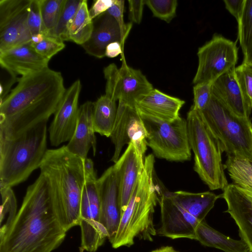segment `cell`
<instances>
[{"label":"cell","mask_w":252,"mask_h":252,"mask_svg":"<svg viewBox=\"0 0 252 252\" xmlns=\"http://www.w3.org/2000/svg\"><path fill=\"white\" fill-rule=\"evenodd\" d=\"M61 72L49 67L19 78L0 103V138L12 139L43 122L57 111L65 92Z\"/></svg>","instance_id":"obj_1"},{"label":"cell","mask_w":252,"mask_h":252,"mask_svg":"<svg viewBox=\"0 0 252 252\" xmlns=\"http://www.w3.org/2000/svg\"><path fill=\"white\" fill-rule=\"evenodd\" d=\"M66 232L55 212L47 181L40 174L28 187L14 220L0 234V252H52Z\"/></svg>","instance_id":"obj_2"},{"label":"cell","mask_w":252,"mask_h":252,"mask_svg":"<svg viewBox=\"0 0 252 252\" xmlns=\"http://www.w3.org/2000/svg\"><path fill=\"white\" fill-rule=\"evenodd\" d=\"M45 178L53 206L66 231L79 225L83 189L86 181L84 159L64 145L48 149L39 167Z\"/></svg>","instance_id":"obj_3"},{"label":"cell","mask_w":252,"mask_h":252,"mask_svg":"<svg viewBox=\"0 0 252 252\" xmlns=\"http://www.w3.org/2000/svg\"><path fill=\"white\" fill-rule=\"evenodd\" d=\"M155 156L144 159V167L122 215L117 232L111 242L114 249L133 245L139 238L152 241L157 234L153 215L159 191L154 181Z\"/></svg>","instance_id":"obj_4"},{"label":"cell","mask_w":252,"mask_h":252,"mask_svg":"<svg viewBox=\"0 0 252 252\" xmlns=\"http://www.w3.org/2000/svg\"><path fill=\"white\" fill-rule=\"evenodd\" d=\"M47 122L12 139L0 138V187L26 181L40 167L47 151Z\"/></svg>","instance_id":"obj_5"},{"label":"cell","mask_w":252,"mask_h":252,"mask_svg":"<svg viewBox=\"0 0 252 252\" xmlns=\"http://www.w3.org/2000/svg\"><path fill=\"white\" fill-rule=\"evenodd\" d=\"M187 122L189 144L194 154V171L211 190H223L228 183L219 140L205 123L200 111L191 107Z\"/></svg>","instance_id":"obj_6"},{"label":"cell","mask_w":252,"mask_h":252,"mask_svg":"<svg viewBox=\"0 0 252 252\" xmlns=\"http://www.w3.org/2000/svg\"><path fill=\"white\" fill-rule=\"evenodd\" d=\"M207 126L219 140L227 156L252 160V123L240 117L212 95L207 107L200 111Z\"/></svg>","instance_id":"obj_7"},{"label":"cell","mask_w":252,"mask_h":252,"mask_svg":"<svg viewBox=\"0 0 252 252\" xmlns=\"http://www.w3.org/2000/svg\"><path fill=\"white\" fill-rule=\"evenodd\" d=\"M147 132V146L154 156L183 162L191 158L187 120L180 117L168 122L140 115Z\"/></svg>","instance_id":"obj_8"},{"label":"cell","mask_w":252,"mask_h":252,"mask_svg":"<svg viewBox=\"0 0 252 252\" xmlns=\"http://www.w3.org/2000/svg\"><path fill=\"white\" fill-rule=\"evenodd\" d=\"M238 48L235 42L220 34L198 48V64L192 83H213L218 78L235 67Z\"/></svg>","instance_id":"obj_9"},{"label":"cell","mask_w":252,"mask_h":252,"mask_svg":"<svg viewBox=\"0 0 252 252\" xmlns=\"http://www.w3.org/2000/svg\"><path fill=\"white\" fill-rule=\"evenodd\" d=\"M96 176H87L81 200L79 226L80 252H95L102 246L108 234L100 222V200Z\"/></svg>","instance_id":"obj_10"},{"label":"cell","mask_w":252,"mask_h":252,"mask_svg":"<svg viewBox=\"0 0 252 252\" xmlns=\"http://www.w3.org/2000/svg\"><path fill=\"white\" fill-rule=\"evenodd\" d=\"M123 59L120 68L112 63L104 68L105 94L116 101L134 107L136 100L154 88L140 70L130 67Z\"/></svg>","instance_id":"obj_11"},{"label":"cell","mask_w":252,"mask_h":252,"mask_svg":"<svg viewBox=\"0 0 252 252\" xmlns=\"http://www.w3.org/2000/svg\"><path fill=\"white\" fill-rule=\"evenodd\" d=\"M31 1L0 0V53L31 42L28 17Z\"/></svg>","instance_id":"obj_12"},{"label":"cell","mask_w":252,"mask_h":252,"mask_svg":"<svg viewBox=\"0 0 252 252\" xmlns=\"http://www.w3.org/2000/svg\"><path fill=\"white\" fill-rule=\"evenodd\" d=\"M114 145L111 159L114 163L119 158L123 147L133 142L143 156L147 148V132L143 121L135 107L118 103L116 119L110 136Z\"/></svg>","instance_id":"obj_13"},{"label":"cell","mask_w":252,"mask_h":252,"mask_svg":"<svg viewBox=\"0 0 252 252\" xmlns=\"http://www.w3.org/2000/svg\"><path fill=\"white\" fill-rule=\"evenodd\" d=\"M97 184L100 200V222L111 243L122 217L119 177L115 164L97 179Z\"/></svg>","instance_id":"obj_14"},{"label":"cell","mask_w":252,"mask_h":252,"mask_svg":"<svg viewBox=\"0 0 252 252\" xmlns=\"http://www.w3.org/2000/svg\"><path fill=\"white\" fill-rule=\"evenodd\" d=\"M81 88V81L77 79L66 89L48 128L49 140L52 146L57 147L72 138L77 125Z\"/></svg>","instance_id":"obj_15"},{"label":"cell","mask_w":252,"mask_h":252,"mask_svg":"<svg viewBox=\"0 0 252 252\" xmlns=\"http://www.w3.org/2000/svg\"><path fill=\"white\" fill-rule=\"evenodd\" d=\"M161 225L157 233L172 239L188 238L195 240L196 228L200 222L163 192L159 200Z\"/></svg>","instance_id":"obj_16"},{"label":"cell","mask_w":252,"mask_h":252,"mask_svg":"<svg viewBox=\"0 0 252 252\" xmlns=\"http://www.w3.org/2000/svg\"><path fill=\"white\" fill-rule=\"evenodd\" d=\"M220 194L227 204L225 211L234 220L239 235L252 252V189L228 184Z\"/></svg>","instance_id":"obj_17"},{"label":"cell","mask_w":252,"mask_h":252,"mask_svg":"<svg viewBox=\"0 0 252 252\" xmlns=\"http://www.w3.org/2000/svg\"><path fill=\"white\" fill-rule=\"evenodd\" d=\"M93 20L94 29L90 39L82 47L89 55L97 58L105 57L107 46L113 42H119L124 46L131 29L132 23L122 28L107 11Z\"/></svg>","instance_id":"obj_18"},{"label":"cell","mask_w":252,"mask_h":252,"mask_svg":"<svg viewBox=\"0 0 252 252\" xmlns=\"http://www.w3.org/2000/svg\"><path fill=\"white\" fill-rule=\"evenodd\" d=\"M50 60L37 53L31 42L0 53V64L11 76L33 74L48 67Z\"/></svg>","instance_id":"obj_19"},{"label":"cell","mask_w":252,"mask_h":252,"mask_svg":"<svg viewBox=\"0 0 252 252\" xmlns=\"http://www.w3.org/2000/svg\"><path fill=\"white\" fill-rule=\"evenodd\" d=\"M119 177L122 215L126 209L134 187L144 167L143 156L133 142L114 163Z\"/></svg>","instance_id":"obj_20"},{"label":"cell","mask_w":252,"mask_h":252,"mask_svg":"<svg viewBox=\"0 0 252 252\" xmlns=\"http://www.w3.org/2000/svg\"><path fill=\"white\" fill-rule=\"evenodd\" d=\"M185 101L153 88L139 98L134 107L139 115L166 122H172L180 116V110Z\"/></svg>","instance_id":"obj_21"},{"label":"cell","mask_w":252,"mask_h":252,"mask_svg":"<svg viewBox=\"0 0 252 252\" xmlns=\"http://www.w3.org/2000/svg\"><path fill=\"white\" fill-rule=\"evenodd\" d=\"M94 102L87 101L79 108L77 125L74 134L66 147L72 154L85 159L92 148L96 151V140L93 122Z\"/></svg>","instance_id":"obj_22"},{"label":"cell","mask_w":252,"mask_h":252,"mask_svg":"<svg viewBox=\"0 0 252 252\" xmlns=\"http://www.w3.org/2000/svg\"><path fill=\"white\" fill-rule=\"evenodd\" d=\"M235 68L221 75L212 84V95L236 115L250 118L252 110L247 105L235 73Z\"/></svg>","instance_id":"obj_23"},{"label":"cell","mask_w":252,"mask_h":252,"mask_svg":"<svg viewBox=\"0 0 252 252\" xmlns=\"http://www.w3.org/2000/svg\"><path fill=\"white\" fill-rule=\"evenodd\" d=\"M165 193L175 203L199 221L204 220L217 200L221 197L220 194L216 195L210 191L192 193L179 190Z\"/></svg>","instance_id":"obj_24"},{"label":"cell","mask_w":252,"mask_h":252,"mask_svg":"<svg viewBox=\"0 0 252 252\" xmlns=\"http://www.w3.org/2000/svg\"><path fill=\"white\" fill-rule=\"evenodd\" d=\"M195 236V240L202 245L224 252H250L248 246L243 240H234L223 234L209 226L204 220L197 225Z\"/></svg>","instance_id":"obj_25"},{"label":"cell","mask_w":252,"mask_h":252,"mask_svg":"<svg viewBox=\"0 0 252 252\" xmlns=\"http://www.w3.org/2000/svg\"><path fill=\"white\" fill-rule=\"evenodd\" d=\"M117 113L116 101L106 95L100 96L94 102L93 122L95 132L110 137Z\"/></svg>","instance_id":"obj_26"},{"label":"cell","mask_w":252,"mask_h":252,"mask_svg":"<svg viewBox=\"0 0 252 252\" xmlns=\"http://www.w3.org/2000/svg\"><path fill=\"white\" fill-rule=\"evenodd\" d=\"M93 29L94 22L90 17L87 0H82L69 28L68 41L82 45L90 39Z\"/></svg>","instance_id":"obj_27"},{"label":"cell","mask_w":252,"mask_h":252,"mask_svg":"<svg viewBox=\"0 0 252 252\" xmlns=\"http://www.w3.org/2000/svg\"><path fill=\"white\" fill-rule=\"evenodd\" d=\"M223 166L233 184L252 189V160L244 158L227 156Z\"/></svg>","instance_id":"obj_28"},{"label":"cell","mask_w":252,"mask_h":252,"mask_svg":"<svg viewBox=\"0 0 252 252\" xmlns=\"http://www.w3.org/2000/svg\"><path fill=\"white\" fill-rule=\"evenodd\" d=\"M82 0H65V3L56 27L45 36L62 41H68L69 28Z\"/></svg>","instance_id":"obj_29"},{"label":"cell","mask_w":252,"mask_h":252,"mask_svg":"<svg viewBox=\"0 0 252 252\" xmlns=\"http://www.w3.org/2000/svg\"><path fill=\"white\" fill-rule=\"evenodd\" d=\"M0 234L3 233L14 220L17 215V202L10 187H0Z\"/></svg>","instance_id":"obj_30"},{"label":"cell","mask_w":252,"mask_h":252,"mask_svg":"<svg viewBox=\"0 0 252 252\" xmlns=\"http://www.w3.org/2000/svg\"><path fill=\"white\" fill-rule=\"evenodd\" d=\"M45 35L57 25L65 0H39Z\"/></svg>","instance_id":"obj_31"},{"label":"cell","mask_w":252,"mask_h":252,"mask_svg":"<svg viewBox=\"0 0 252 252\" xmlns=\"http://www.w3.org/2000/svg\"><path fill=\"white\" fill-rule=\"evenodd\" d=\"M238 38L243 53L252 44V0H246L241 17L238 22Z\"/></svg>","instance_id":"obj_32"},{"label":"cell","mask_w":252,"mask_h":252,"mask_svg":"<svg viewBox=\"0 0 252 252\" xmlns=\"http://www.w3.org/2000/svg\"><path fill=\"white\" fill-rule=\"evenodd\" d=\"M235 73L244 100L252 110V65L243 62L235 67Z\"/></svg>","instance_id":"obj_33"},{"label":"cell","mask_w":252,"mask_h":252,"mask_svg":"<svg viewBox=\"0 0 252 252\" xmlns=\"http://www.w3.org/2000/svg\"><path fill=\"white\" fill-rule=\"evenodd\" d=\"M154 17L170 23L176 16L178 5L177 0H145Z\"/></svg>","instance_id":"obj_34"},{"label":"cell","mask_w":252,"mask_h":252,"mask_svg":"<svg viewBox=\"0 0 252 252\" xmlns=\"http://www.w3.org/2000/svg\"><path fill=\"white\" fill-rule=\"evenodd\" d=\"M212 84L210 82H203L194 86L193 104L191 107L192 108L201 111L207 107L212 96Z\"/></svg>","instance_id":"obj_35"},{"label":"cell","mask_w":252,"mask_h":252,"mask_svg":"<svg viewBox=\"0 0 252 252\" xmlns=\"http://www.w3.org/2000/svg\"><path fill=\"white\" fill-rule=\"evenodd\" d=\"M32 45L37 53L49 60L65 46L63 41L47 36H45L41 42Z\"/></svg>","instance_id":"obj_36"},{"label":"cell","mask_w":252,"mask_h":252,"mask_svg":"<svg viewBox=\"0 0 252 252\" xmlns=\"http://www.w3.org/2000/svg\"><path fill=\"white\" fill-rule=\"evenodd\" d=\"M28 24L32 37L40 33L45 35L39 0H32L29 8Z\"/></svg>","instance_id":"obj_37"},{"label":"cell","mask_w":252,"mask_h":252,"mask_svg":"<svg viewBox=\"0 0 252 252\" xmlns=\"http://www.w3.org/2000/svg\"><path fill=\"white\" fill-rule=\"evenodd\" d=\"M129 18L131 23L140 24L143 16L145 0H128Z\"/></svg>","instance_id":"obj_38"},{"label":"cell","mask_w":252,"mask_h":252,"mask_svg":"<svg viewBox=\"0 0 252 252\" xmlns=\"http://www.w3.org/2000/svg\"><path fill=\"white\" fill-rule=\"evenodd\" d=\"M125 1L123 0H114L113 5L107 11L118 23L123 28L127 27L129 23L126 24L124 20V11Z\"/></svg>","instance_id":"obj_39"},{"label":"cell","mask_w":252,"mask_h":252,"mask_svg":"<svg viewBox=\"0 0 252 252\" xmlns=\"http://www.w3.org/2000/svg\"><path fill=\"white\" fill-rule=\"evenodd\" d=\"M114 0H96L89 10L91 18L93 20L106 12L113 5Z\"/></svg>","instance_id":"obj_40"},{"label":"cell","mask_w":252,"mask_h":252,"mask_svg":"<svg viewBox=\"0 0 252 252\" xmlns=\"http://www.w3.org/2000/svg\"><path fill=\"white\" fill-rule=\"evenodd\" d=\"M246 0H224L226 9L237 20V22L240 19Z\"/></svg>","instance_id":"obj_41"},{"label":"cell","mask_w":252,"mask_h":252,"mask_svg":"<svg viewBox=\"0 0 252 252\" xmlns=\"http://www.w3.org/2000/svg\"><path fill=\"white\" fill-rule=\"evenodd\" d=\"M124 45L119 42H113L108 44L105 49V56L115 58L123 53Z\"/></svg>","instance_id":"obj_42"},{"label":"cell","mask_w":252,"mask_h":252,"mask_svg":"<svg viewBox=\"0 0 252 252\" xmlns=\"http://www.w3.org/2000/svg\"><path fill=\"white\" fill-rule=\"evenodd\" d=\"M19 78L11 76L9 80L5 84H0V101L3 100L10 93V89L14 83L18 81Z\"/></svg>","instance_id":"obj_43"},{"label":"cell","mask_w":252,"mask_h":252,"mask_svg":"<svg viewBox=\"0 0 252 252\" xmlns=\"http://www.w3.org/2000/svg\"><path fill=\"white\" fill-rule=\"evenodd\" d=\"M84 166L86 176H96L93 160L89 158L84 159Z\"/></svg>","instance_id":"obj_44"},{"label":"cell","mask_w":252,"mask_h":252,"mask_svg":"<svg viewBox=\"0 0 252 252\" xmlns=\"http://www.w3.org/2000/svg\"><path fill=\"white\" fill-rule=\"evenodd\" d=\"M244 63L252 65V44L243 53Z\"/></svg>","instance_id":"obj_45"},{"label":"cell","mask_w":252,"mask_h":252,"mask_svg":"<svg viewBox=\"0 0 252 252\" xmlns=\"http://www.w3.org/2000/svg\"><path fill=\"white\" fill-rule=\"evenodd\" d=\"M151 252H179L175 250L172 247L165 246L154 250Z\"/></svg>","instance_id":"obj_46"},{"label":"cell","mask_w":252,"mask_h":252,"mask_svg":"<svg viewBox=\"0 0 252 252\" xmlns=\"http://www.w3.org/2000/svg\"></svg>","instance_id":"obj_47"}]
</instances>
